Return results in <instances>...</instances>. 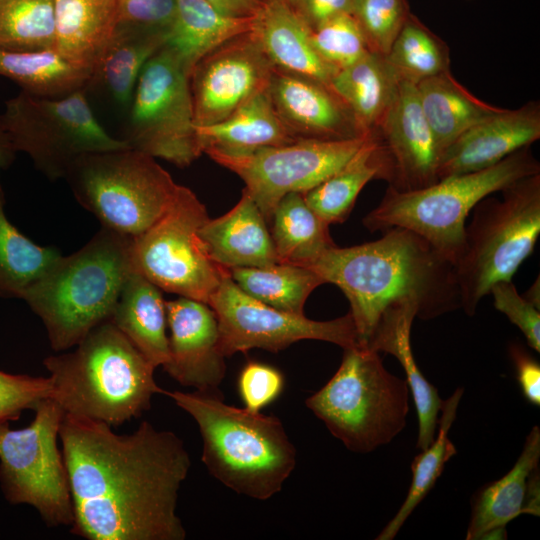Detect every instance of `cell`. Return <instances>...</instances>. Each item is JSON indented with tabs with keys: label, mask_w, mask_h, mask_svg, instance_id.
I'll return each mask as SVG.
<instances>
[{
	"label": "cell",
	"mask_w": 540,
	"mask_h": 540,
	"mask_svg": "<svg viewBox=\"0 0 540 540\" xmlns=\"http://www.w3.org/2000/svg\"><path fill=\"white\" fill-rule=\"evenodd\" d=\"M68 472L71 533L88 540H184L177 514L190 455L172 431L143 421L125 435L64 414L59 430Z\"/></svg>",
	"instance_id": "1"
},
{
	"label": "cell",
	"mask_w": 540,
	"mask_h": 540,
	"mask_svg": "<svg viewBox=\"0 0 540 540\" xmlns=\"http://www.w3.org/2000/svg\"><path fill=\"white\" fill-rule=\"evenodd\" d=\"M306 268L345 294L363 348L394 304L414 302L423 320L461 308L454 264L407 229L391 228L378 240L360 245H335Z\"/></svg>",
	"instance_id": "2"
},
{
	"label": "cell",
	"mask_w": 540,
	"mask_h": 540,
	"mask_svg": "<svg viewBox=\"0 0 540 540\" xmlns=\"http://www.w3.org/2000/svg\"><path fill=\"white\" fill-rule=\"evenodd\" d=\"M163 394L196 422L202 462L216 480L261 501L282 490L296 467L297 454L278 417L229 405L221 391Z\"/></svg>",
	"instance_id": "3"
},
{
	"label": "cell",
	"mask_w": 540,
	"mask_h": 540,
	"mask_svg": "<svg viewBox=\"0 0 540 540\" xmlns=\"http://www.w3.org/2000/svg\"><path fill=\"white\" fill-rule=\"evenodd\" d=\"M43 364L52 381L51 398L65 414L111 427L141 416L153 396L164 393L155 368L109 320L74 351L48 356Z\"/></svg>",
	"instance_id": "4"
},
{
	"label": "cell",
	"mask_w": 540,
	"mask_h": 540,
	"mask_svg": "<svg viewBox=\"0 0 540 540\" xmlns=\"http://www.w3.org/2000/svg\"><path fill=\"white\" fill-rule=\"evenodd\" d=\"M131 237L102 227L82 248L61 255L24 293L51 347L65 351L108 321L133 270Z\"/></svg>",
	"instance_id": "5"
},
{
	"label": "cell",
	"mask_w": 540,
	"mask_h": 540,
	"mask_svg": "<svg viewBox=\"0 0 540 540\" xmlns=\"http://www.w3.org/2000/svg\"><path fill=\"white\" fill-rule=\"evenodd\" d=\"M540 173V164L524 147L492 167L439 179L425 188L398 191L388 187L364 218L370 231L410 230L455 264L465 245V226L475 205L518 179Z\"/></svg>",
	"instance_id": "6"
},
{
	"label": "cell",
	"mask_w": 540,
	"mask_h": 540,
	"mask_svg": "<svg viewBox=\"0 0 540 540\" xmlns=\"http://www.w3.org/2000/svg\"><path fill=\"white\" fill-rule=\"evenodd\" d=\"M343 351L338 370L305 404L348 450L369 453L404 429L410 389L406 379L385 368L379 352Z\"/></svg>",
	"instance_id": "7"
},
{
	"label": "cell",
	"mask_w": 540,
	"mask_h": 540,
	"mask_svg": "<svg viewBox=\"0 0 540 540\" xmlns=\"http://www.w3.org/2000/svg\"><path fill=\"white\" fill-rule=\"evenodd\" d=\"M500 192L501 197L488 195L472 209L464 250L455 264L461 308L470 316L495 283L512 280L540 233V173Z\"/></svg>",
	"instance_id": "8"
},
{
	"label": "cell",
	"mask_w": 540,
	"mask_h": 540,
	"mask_svg": "<svg viewBox=\"0 0 540 540\" xmlns=\"http://www.w3.org/2000/svg\"><path fill=\"white\" fill-rule=\"evenodd\" d=\"M65 178L102 227L131 238L164 214L182 186L154 157L133 148L84 154Z\"/></svg>",
	"instance_id": "9"
},
{
	"label": "cell",
	"mask_w": 540,
	"mask_h": 540,
	"mask_svg": "<svg viewBox=\"0 0 540 540\" xmlns=\"http://www.w3.org/2000/svg\"><path fill=\"white\" fill-rule=\"evenodd\" d=\"M24 428L0 424V485L12 504H27L50 527L71 526L73 507L68 472L58 447L65 412L52 398L33 409Z\"/></svg>",
	"instance_id": "10"
},
{
	"label": "cell",
	"mask_w": 540,
	"mask_h": 540,
	"mask_svg": "<svg viewBox=\"0 0 540 540\" xmlns=\"http://www.w3.org/2000/svg\"><path fill=\"white\" fill-rule=\"evenodd\" d=\"M83 92L46 98L21 90L5 104L2 118L17 151L51 180L65 178L84 154L130 148L101 126Z\"/></svg>",
	"instance_id": "11"
},
{
	"label": "cell",
	"mask_w": 540,
	"mask_h": 540,
	"mask_svg": "<svg viewBox=\"0 0 540 540\" xmlns=\"http://www.w3.org/2000/svg\"><path fill=\"white\" fill-rule=\"evenodd\" d=\"M208 218L205 205L189 188L181 186L164 214L131 238L132 269L162 291L208 304L229 273L211 259L199 236Z\"/></svg>",
	"instance_id": "12"
},
{
	"label": "cell",
	"mask_w": 540,
	"mask_h": 540,
	"mask_svg": "<svg viewBox=\"0 0 540 540\" xmlns=\"http://www.w3.org/2000/svg\"><path fill=\"white\" fill-rule=\"evenodd\" d=\"M125 139L130 148L178 167L201 154L189 77L177 56L163 46L142 69L132 100Z\"/></svg>",
	"instance_id": "13"
},
{
	"label": "cell",
	"mask_w": 540,
	"mask_h": 540,
	"mask_svg": "<svg viewBox=\"0 0 540 540\" xmlns=\"http://www.w3.org/2000/svg\"><path fill=\"white\" fill-rule=\"evenodd\" d=\"M208 305L219 326L220 350L225 357L259 348L277 353L301 340L330 342L341 348L360 347L353 319L345 316L316 321L258 301L224 276Z\"/></svg>",
	"instance_id": "14"
},
{
	"label": "cell",
	"mask_w": 540,
	"mask_h": 540,
	"mask_svg": "<svg viewBox=\"0 0 540 540\" xmlns=\"http://www.w3.org/2000/svg\"><path fill=\"white\" fill-rule=\"evenodd\" d=\"M369 133L344 140L300 139L240 155H207L244 181V189L270 222L283 196L305 193L334 174L358 151Z\"/></svg>",
	"instance_id": "15"
},
{
	"label": "cell",
	"mask_w": 540,
	"mask_h": 540,
	"mask_svg": "<svg viewBox=\"0 0 540 540\" xmlns=\"http://www.w3.org/2000/svg\"><path fill=\"white\" fill-rule=\"evenodd\" d=\"M274 66L250 32L215 48L189 74L196 126L217 123L268 88Z\"/></svg>",
	"instance_id": "16"
},
{
	"label": "cell",
	"mask_w": 540,
	"mask_h": 540,
	"mask_svg": "<svg viewBox=\"0 0 540 540\" xmlns=\"http://www.w3.org/2000/svg\"><path fill=\"white\" fill-rule=\"evenodd\" d=\"M373 132L384 154L389 187L412 191L438 181L439 150L416 85L400 82L393 104Z\"/></svg>",
	"instance_id": "17"
},
{
	"label": "cell",
	"mask_w": 540,
	"mask_h": 540,
	"mask_svg": "<svg viewBox=\"0 0 540 540\" xmlns=\"http://www.w3.org/2000/svg\"><path fill=\"white\" fill-rule=\"evenodd\" d=\"M169 359L163 369L184 387L220 391L226 374L217 317L206 303L180 296L166 301Z\"/></svg>",
	"instance_id": "18"
},
{
	"label": "cell",
	"mask_w": 540,
	"mask_h": 540,
	"mask_svg": "<svg viewBox=\"0 0 540 540\" xmlns=\"http://www.w3.org/2000/svg\"><path fill=\"white\" fill-rule=\"evenodd\" d=\"M267 92L278 117L298 140H344L367 134L331 87L314 78L274 68Z\"/></svg>",
	"instance_id": "19"
},
{
	"label": "cell",
	"mask_w": 540,
	"mask_h": 540,
	"mask_svg": "<svg viewBox=\"0 0 540 540\" xmlns=\"http://www.w3.org/2000/svg\"><path fill=\"white\" fill-rule=\"evenodd\" d=\"M539 139L538 101H529L517 109L503 108L470 127L442 151L438 180L492 167Z\"/></svg>",
	"instance_id": "20"
},
{
	"label": "cell",
	"mask_w": 540,
	"mask_h": 540,
	"mask_svg": "<svg viewBox=\"0 0 540 540\" xmlns=\"http://www.w3.org/2000/svg\"><path fill=\"white\" fill-rule=\"evenodd\" d=\"M252 33L274 68L330 86L336 70L315 50L305 19L283 0H263L253 17Z\"/></svg>",
	"instance_id": "21"
},
{
	"label": "cell",
	"mask_w": 540,
	"mask_h": 540,
	"mask_svg": "<svg viewBox=\"0 0 540 540\" xmlns=\"http://www.w3.org/2000/svg\"><path fill=\"white\" fill-rule=\"evenodd\" d=\"M199 236L211 259L226 269L278 262L267 222L245 189L230 211L206 220Z\"/></svg>",
	"instance_id": "22"
},
{
	"label": "cell",
	"mask_w": 540,
	"mask_h": 540,
	"mask_svg": "<svg viewBox=\"0 0 540 540\" xmlns=\"http://www.w3.org/2000/svg\"><path fill=\"white\" fill-rule=\"evenodd\" d=\"M417 315L418 307L412 301H403L387 308L382 314L367 348L395 356L403 367L418 417L416 446L420 450H424L430 446L435 438L443 400L437 389L419 370L412 353L410 332Z\"/></svg>",
	"instance_id": "23"
},
{
	"label": "cell",
	"mask_w": 540,
	"mask_h": 540,
	"mask_svg": "<svg viewBox=\"0 0 540 540\" xmlns=\"http://www.w3.org/2000/svg\"><path fill=\"white\" fill-rule=\"evenodd\" d=\"M54 50L93 74L119 23V0H54Z\"/></svg>",
	"instance_id": "24"
},
{
	"label": "cell",
	"mask_w": 540,
	"mask_h": 540,
	"mask_svg": "<svg viewBox=\"0 0 540 540\" xmlns=\"http://www.w3.org/2000/svg\"><path fill=\"white\" fill-rule=\"evenodd\" d=\"M202 153L240 155L297 141L275 112L267 89L261 91L225 119L196 126Z\"/></svg>",
	"instance_id": "25"
},
{
	"label": "cell",
	"mask_w": 540,
	"mask_h": 540,
	"mask_svg": "<svg viewBox=\"0 0 540 540\" xmlns=\"http://www.w3.org/2000/svg\"><path fill=\"white\" fill-rule=\"evenodd\" d=\"M161 291L132 270L109 319L155 369L169 359L166 301Z\"/></svg>",
	"instance_id": "26"
},
{
	"label": "cell",
	"mask_w": 540,
	"mask_h": 540,
	"mask_svg": "<svg viewBox=\"0 0 540 540\" xmlns=\"http://www.w3.org/2000/svg\"><path fill=\"white\" fill-rule=\"evenodd\" d=\"M253 17L227 15L203 0H176L165 46L177 56L189 77L196 63L209 52L250 32Z\"/></svg>",
	"instance_id": "27"
},
{
	"label": "cell",
	"mask_w": 540,
	"mask_h": 540,
	"mask_svg": "<svg viewBox=\"0 0 540 540\" xmlns=\"http://www.w3.org/2000/svg\"><path fill=\"white\" fill-rule=\"evenodd\" d=\"M540 429L534 426L514 466L500 479L482 487L473 497L467 540H479L490 530L506 527L526 514L528 483L539 467Z\"/></svg>",
	"instance_id": "28"
},
{
	"label": "cell",
	"mask_w": 540,
	"mask_h": 540,
	"mask_svg": "<svg viewBox=\"0 0 540 540\" xmlns=\"http://www.w3.org/2000/svg\"><path fill=\"white\" fill-rule=\"evenodd\" d=\"M400 80L384 56L367 53L333 75L331 89L364 133L375 131L393 104Z\"/></svg>",
	"instance_id": "29"
},
{
	"label": "cell",
	"mask_w": 540,
	"mask_h": 540,
	"mask_svg": "<svg viewBox=\"0 0 540 540\" xmlns=\"http://www.w3.org/2000/svg\"><path fill=\"white\" fill-rule=\"evenodd\" d=\"M416 88L439 156L470 127L503 109L474 96L453 77L450 70L421 81Z\"/></svg>",
	"instance_id": "30"
},
{
	"label": "cell",
	"mask_w": 540,
	"mask_h": 540,
	"mask_svg": "<svg viewBox=\"0 0 540 540\" xmlns=\"http://www.w3.org/2000/svg\"><path fill=\"white\" fill-rule=\"evenodd\" d=\"M383 151L370 132L358 151L334 174L303 193L309 207L327 224L343 223L363 187L372 179H385Z\"/></svg>",
	"instance_id": "31"
},
{
	"label": "cell",
	"mask_w": 540,
	"mask_h": 540,
	"mask_svg": "<svg viewBox=\"0 0 540 540\" xmlns=\"http://www.w3.org/2000/svg\"><path fill=\"white\" fill-rule=\"evenodd\" d=\"M270 222L278 262L308 267L335 246L329 224L309 207L303 193L291 192L283 196Z\"/></svg>",
	"instance_id": "32"
},
{
	"label": "cell",
	"mask_w": 540,
	"mask_h": 540,
	"mask_svg": "<svg viewBox=\"0 0 540 540\" xmlns=\"http://www.w3.org/2000/svg\"><path fill=\"white\" fill-rule=\"evenodd\" d=\"M166 30L118 26L94 74L114 100L130 105L140 73L164 45ZM93 78V79H94Z\"/></svg>",
	"instance_id": "33"
},
{
	"label": "cell",
	"mask_w": 540,
	"mask_h": 540,
	"mask_svg": "<svg viewBox=\"0 0 540 540\" xmlns=\"http://www.w3.org/2000/svg\"><path fill=\"white\" fill-rule=\"evenodd\" d=\"M0 75L17 83L22 91L46 98L66 96L93 80L92 72L68 61L54 49L31 52L0 49Z\"/></svg>",
	"instance_id": "34"
},
{
	"label": "cell",
	"mask_w": 540,
	"mask_h": 540,
	"mask_svg": "<svg viewBox=\"0 0 540 540\" xmlns=\"http://www.w3.org/2000/svg\"><path fill=\"white\" fill-rule=\"evenodd\" d=\"M229 274L235 284L252 298L293 314H304L308 296L325 283L309 268L282 262L231 268Z\"/></svg>",
	"instance_id": "35"
},
{
	"label": "cell",
	"mask_w": 540,
	"mask_h": 540,
	"mask_svg": "<svg viewBox=\"0 0 540 540\" xmlns=\"http://www.w3.org/2000/svg\"><path fill=\"white\" fill-rule=\"evenodd\" d=\"M463 395V389L458 388L441 407V416L438 418L439 430L429 447L414 457L412 469V482L407 496L395 516L382 529L377 540H392L395 538L405 521L434 487L441 476L446 462L457 450L448 437V432L456 418L457 408Z\"/></svg>",
	"instance_id": "36"
},
{
	"label": "cell",
	"mask_w": 540,
	"mask_h": 540,
	"mask_svg": "<svg viewBox=\"0 0 540 540\" xmlns=\"http://www.w3.org/2000/svg\"><path fill=\"white\" fill-rule=\"evenodd\" d=\"M0 183V297L22 298L61 256L53 247L41 246L23 235L7 219Z\"/></svg>",
	"instance_id": "37"
},
{
	"label": "cell",
	"mask_w": 540,
	"mask_h": 540,
	"mask_svg": "<svg viewBox=\"0 0 540 540\" xmlns=\"http://www.w3.org/2000/svg\"><path fill=\"white\" fill-rule=\"evenodd\" d=\"M385 59L400 81L414 85L450 70L447 44L412 13Z\"/></svg>",
	"instance_id": "38"
},
{
	"label": "cell",
	"mask_w": 540,
	"mask_h": 540,
	"mask_svg": "<svg viewBox=\"0 0 540 540\" xmlns=\"http://www.w3.org/2000/svg\"><path fill=\"white\" fill-rule=\"evenodd\" d=\"M54 0H5L0 6V49H54Z\"/></svg>",
	"instance_id": "39"
},
{
	"label": "cell",
	"mask_w": 540,
	"mask_h": 540,
	"mask_svg": "<svg viewBox=\"0 0 540 540\" xmlns=\"http://www.w3.org/2000/svg\"><path fill=\"white\" fill-rule=\"evenodd\" d=\"M410 13L407 0H353L351 15L369 52L385 57Z\"/></svg>",
	"instance_id": "40"
},
{
	"label": "cell",
	"mask_w": 540,
	"mask_h": 540,
	"mask_svg": "<svg viewBox=\"0 0 540 540\" xmlns=\"http://www.w3.org/2000/svg\"><path fill=\"white\" fill-rule=\"evenodd\" d=\"M311 41L319 56L336 71L369 53L351 14L337 15L311 29Z\"/></svg>",
	"instance_id": "41"
},
{
	"label": "cell",
	"mask_w": 540,
	"mask_h": 540,
	"mask_svg": "<svg viewBox=\"0 0 540 540\" xmlns=\"http://www.w3.org/2000/svg\"><path fill=\"white\" fill-rule=\"evenodd\" d=\"M51 395L50 377L16 375L0 370V424L19 418L22 411L34 409Z\"/></svg>",
	"instance_id": "42"
},
{
	"label": "cell",
	"mask_w": 540,
	"mask_h": 540,
	"mask_svg": "<svg viewBox=\"0 0 540 540\" xmlns=\"http://www.w3.org/2000/svg\"><path fill=\"white\" fill-rule=\"evenodd\" d=\"M285 387L283 373L276 367L258 361H249L241 369L237 388L244 408L261 412L276 401Z\"/></svg>",
	"instance_id": "43"
},
{
	"label": "cell",
	"mask_w": 540,
	"mask_h": 540,
	"mask_svg": "<svg viewBox=\"0 0 540 540\" xmlns=\"http://www.w3.org/2000/svg\"><path fill=\"white\" fill-rule=\"evenodd\" d=\"M489 293L494 307L521 330L532 349L540 352V309L517 292L512 280L495 283Z\"/></svg>",
	"instance_id": "44"
},
{
	"label": "cell",
	"mask_w": 540,
	"mask_h": 540,
	"mask_svg": "<svg viewBox=\"0 0 540 540\" xmlns=\"http://www.w3.org/2000/svg\"><path fill=\"white\" fill-rule=\"evenodd\" d=\"M176 9V0H119L118 26L166 30Z\"/></svg>",
	"instance_id": "45"
},
{
	"label": "cell",
	"mask_w": 540,
	"mask_h": 540,
	"mask_svg": "<svg viewBox=\"0 0 540 540\" xmlns=\"http://www.w3.org/2000/svg\"><path fill=\"white\" fill-rule=\"evenodd\" d=\"M516 378L524 398L532 405H540V365L525 349L517 344L509 350Z\"/></svg>",
	"instance_id": "46"
},
{
	"label": "cell",
	"mask_w": 540,
	"mask_h": 540,
	"mask_svg": "<svg viewBox=\"0 0 540 540\" xmlns=\"http://www.w3.org/2000/svg\"><path fill=\"white\" fill-rule=\"evenodd\" d=\"M353 0H302L301 14L311 29L340 14H351Z\"/></svg>",
	"instance_id": "47"
},
{
	"label": "cell",
	"mask_w": 540,
	"mask_h": 540,
	"mask_svg": "<svg viewBox=\"0 0 540 540\" xmlns=\"http://www.w3.org/2000/svg\"><path fill=\"white\" fill-rule=\"evenodd\" d=\"M219 11L235 17H253L259 11L263 0H203Z\"/></svg>",
	"instance_id": "48"
},
{
	"label": "cell",
	"mask_w": 540,
	"mask_h": 540,
	"mask_svg": "<svg viewBox=\"0 0 540 540\" xmlns=\"http://www.w3.org/2000/svg\"><path fill=\"white\" fill-rule=\"evenodd\" d=\"M17 152L11 135L5 127L2 114L0 113V171L8 168L12 164Z\"/></svg>",
	"instance_id": "49"
},
{
	"label": "cell",
	"mask_w": 540,
	"mask_h": 540,
	"mask_svg": "<svg viewBox=\"0 0 540 540\" xmlns=\"http://www.w3.org/2000/svg\"><path fill=\"white\" fill-rule=\"evenodd\" d=\"M527 301H529L536 308L540 309V284L539 278L530 286V288L522 295Z\"/></svg>",
	"instance_id": "50"
},
{
	"label": "cell",
	"mask_w": 540,
	"mask_h": 540,
	"mask_svg": "<svg viewBox=\"0 0 540 540\" xmlns=\"http://www.w3.org/2000/svg\"><path fill=\"white\" fill-rule=\"evenodd\" d=\"M288 6H290L294 11L299 13L301 16L302 9V0H283Z\"/></svg>",
	"instance_id": "51"
},
{
	"label": "cell",
	"mask_w": 540,
	"mask_h": 540,
	"mask_svg": "<svg viewBox=\"0 0 540 540\" xmlns=\"http://www.w3.org/2000/svg\"><path fill=\"white\" fill-rule=\"evenodd\" d=\"M4 1H5V0H0V6H1V4H2Z\"/></svg>",
	"instance_id": "52"
}]
</instances>
